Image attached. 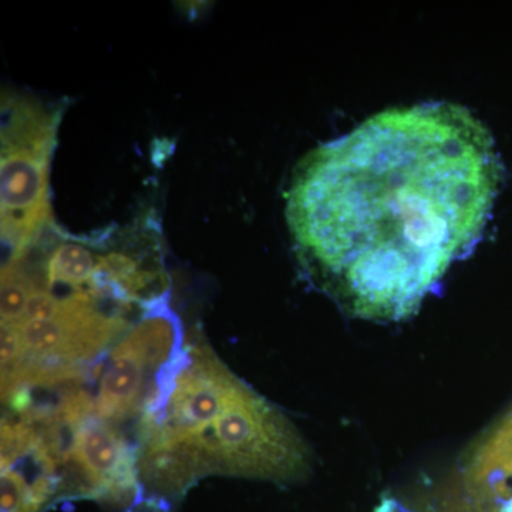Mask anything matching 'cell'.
Masks as SVG:
<instances>
[{
	"instance_id": "obj_1",
	"label": "cell",
	"mask_w": 512,
	"mask_h": 512,
	"mask_svg": "<svg viewBox=\"0 0 512 512\" xmlns=\"http://www.w3.org/2000/svg\"><path fill=\"white\" fill-rule=\"evenodd\" d=\"M503 180L493 136L466 107L382 111L296 167L293 247L343 312L407 319L483 237Z\"/></svg>"
},
{
	"instance_id": "obj_2",
	"label": "cell",
	"mask_w": 512,
	"mask_h": 512,
	"mask_svg": "<svg viewBox=\"0 0 512 512\" xmlns=\"http://www.w3.org/2000/svg\"><path fill=\"white\" fill-rule=\"evenodd\" d=\"M137 440L143 497L161 503L181 500L208 476L292 483L311 471L292 421L200 339L184 343L157 377Z\"/></svg>"
},
{
	"instance_id": "obj_3",
	"label": "cell",
	"mask_w": 512,
	"mask_h": 512,
	"mask_svg": "<svg viewBox=\"0 0 512 512\" xmlns=\"http://www.w3.org/2000/svg\"><path fill=\"white\" fill-rule=\"evenodd\" d=\"M2 241L6 262L25 254L52 222L50 161L59 116L26 97L3 99Z\"/></svg>"
},
{
	"instance_id": "obj_4",
	"label": "cell",
	"mask_w": 512,
	"mask_h": 512,
	"mask_svg": "<svg viewBox=\"0 0 512 512\" xmlns=\"http://www.w3.org/2000/svg\"><path fill=\"white\" fill-rule=\"evenodd\" d=\"M32 420L55 460L60 497L93 498L120 507L143 500L137 450L114 424L92 414L59 420L36 412Z\"/></svg>"
},
{
	"instance_id": "obj_5",
	"label": "cell",
	"mask_w": 512,
	"mask_h": 512,
	"mask_svg": "<svg viewBox=\"0 0 512 512\" xmlns=\"http://www.w3.org/2000/svg\"><path fill=\"white\" fill-rule=\"evenodd\" d=\"M184 345L183 328L165 299L154 303L109 352L92 414L110 424L141 417L157 377Z\"/></svg>"
},
{
	"instance_id": "obj_6",
	"label": "cell",
	"mask_w": 512,
	"mask_h": 512,
	"mask_svg": "<svg viewBox=\"0 0 512 512\" xmlns=\"http://www.w3.org/2000/svg\"><path fill=\"white\" fill-rule=\"evenodd\" d=\"M461 466L467 497L512 512V409L473 444Z\"/></svg>"
},
{
	"instance_id": "obj_7",
	"label": "cell",
	"mask_w": 512,
	"mask_h": 512,
	"mask_svg": "<svg viewBox=\"0 0 512 512\" xmlns=\"http://www.w3.org/2000/svg\"><path fill=\"white\" fill-rule=\"evenodd\" d=\"M32 295L28 282L12 268H2V326L18 325Z\"/></svg>"
}]
</instances>
